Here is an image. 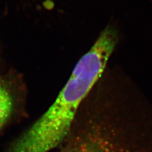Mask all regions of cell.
<instances>
[{
	"mask_svg": "<svg viewBox=\"0 0 152 152\" xmlns=\"http://www.w3.org/2000/svg\"><path fill=\"white\" fill-rule=\"evenodd\" d=\"M117 42L107 27L80 59L55 102L6 152H49L68 135L80 104L100 77Z\"/></svg>",
	"mask_w": 152,
	"mask_h": 152,
	"instance_id": "cell-1",
	"label": "cell"
},
{
	"mask_svg": "<svg viewBox=\"0 0 152 152\" xmlns=\"http://www.w3.org/2000/svg\"><path fill=\"white\" fill-rule=\"evenodd\" d=\"M13 99L8 90L0 82V129L8 121L13 110Z\"/></svg>",
	"mask_w": 152,
	"mask_h": 152,
	"instance_id": "cell-2",
	"label": "cell"
}]
</instances>
